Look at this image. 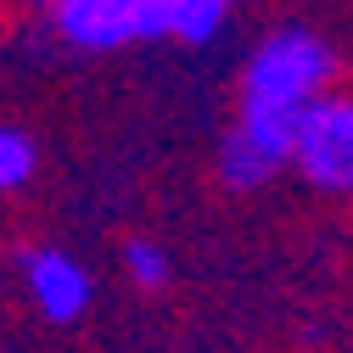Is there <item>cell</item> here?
I'll list each match as a JSON object with an SVG mask.
<instances>
[{
	"mask_svg": "<svg viewBox=\"0 0 353 353\" xmlns=\"http://www.w3.org/2000/svg\"><path fill=\"white\" fill-rule=\"evenodd\" d=\"M336 84V51L320 28L281 23L258 39L241 62L236 84V118L258 123H297L320 96H331Z\"/></svg>",
	"mask_w": 353,
	"mask_h": 353,
	"instance_id": "1",
	"label": "cell"
},
{
	"mask_svg": "<svg viewBox=\"0 0 353 353\" xmlns=\"http://www.w3.org/2000/svg\"><path fill=\"white\" fill-rule=\"evenodd\" d=\"M292 168L325 196H353V96L331 90L297 118Z\"/></svg>",
	"mask_w": 353,
	"mask_h": 353,
	"instance_id": "2",
	"label": "cell"
},
{
	"mask_svg": "<svg viewBox=\"0 0 353 353\" xmlns=\"http://www.w3.org/2000/svg\"><path fill=\"white\" fill-rule=\"evenodd\" d=\"M17 286L46 325H79L96 303L90 270L62 247H23L17 252Z\"/></svg>",
	"mask_w": 353,
	"mask_h": 353,
	"instance_id": "3",
	"label": "cell"
},
{
	"mask_svg": "<svg viewBox=\"0 0 353 353\" xmlns=\"http://www.w3.org/2000/svg\"><path fill=\"white\" fill-rule=\"evenodd\" d=\"M292 146H297V123H258V118H236L213 152V174L230 191H258L270 185L281 168H292Z\"/></svg>",
	"mask_w": 353,
	"mask_h": 353,
	"instance_id": "4",
	"label": "cell"
},
{
	"mask_svg": "<svg viewBox=\"0 0 353 353\" xmlns=\"http://www.w3.org/2000/svg\"><path fill=\"white\" fill-rule=\"evenodd\" d=\"M51 34L68 51H84V57L123 51V46H135V39H146L141 0H62L51 12Z\"/></svg>",
	"mask_w": 353,
	"mask_h": 353,
	"instance_id": "5",
	"label": "cell"
},
{
	"mask_svg": "<svg viewBox=\"0 0 353 353\" xmlns=\"http://www.w3.org/2000/svg\"><path fill=\"white\" fill-rule=\"evenodd\" d=\"M123 275L135 281L141 292H163V286L174 281V258H168V247L152 241V236H129V241H123Z\"/></svg>",
	"mask_w": 353,
	"mask_h": 353,
	"instance_id": "6",
	"label": "cell"
},
{
	"mask_svg": "<svg viewBox=\"0 0 353 353\" xmlns=\"http://www.w3.org/2000/svg\"><path fill=\"white\" fill-rule=\"evenodd\" d=\"M34 174H39V141L28 135L23 123H6V129H0V185L23 191Z\"/></svg>",
	"mask_w": 353,
	"mask_h": 353,
	"instance_id": "7",
	"label": "cell"
},
{
	"mask_svg": "<svg viewBox=\"0 0 353 353\" xmlns=\"http://www.w3.org/2000/svg\"><path fill=\"white\" fill-rule=\"evenodd\" d=\"M28 6H46V12H57V6H62V0H28Z\"/></svg>",
	"mask_w": 353,
	"mask_h": 353,
	"instance_id": "8",
	"label": "cell"
},
{
	"mask_svg": "<svg viewBox=\"0 0 353 353\" xmlns=\"http://www.w3.org/2000/svg\"><path fill=\"white\" fill-rule=\"evenodd\" d=\"M347 353H353V336H347Z\"/></svg>",
	"mask_w": 353,
	"mask_h": 353,
	"instance_id": "9",
	"label": "cell"
}]
</instances>
